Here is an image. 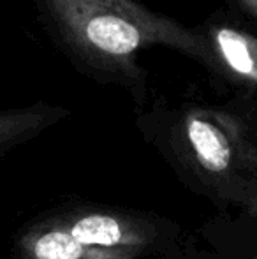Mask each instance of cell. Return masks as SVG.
Here are the masks:
<instances>
[{
    "label": "cell",
    "instance_id": "obj_1",
    "mask_svg": "<svg viewBox=\"0 0 257 259\" xmlns=\"http://www.w3.org/2000/svg\"><path fill=\"white\" fill-rule=\"evenodd\" d=\"M42 30L79 72L118 85L137 104L146 99V71L139 55L164 46L202 62L197 27L143 6L137 0H34Z\"/></svg>",
    "mask_w": 257,
    "mask_h": 259
},
{
    "label": "cell",
    "instance_id": "obj_2",
    "mask_svg": "<svg viewBox=\"0 0 257 259\" xmlns=\"http://www.w3.org/2000/svg\"><path fill=\"white\" fill-rule=\"evenodd\" d=\"M173 141L213 185L238 189V199L257 219V145L240 116L190 106L175 113Z\"/></svg>",
    "mask_w": 257,
    "mask_h": 259
},
{
    "label": "cell",
    "instance_id": "obj_3",
    "mask_svg": "<svg viewBox=\"0 0 257 259\" xmlns=\"http://www.w3.org/2000/svg\"><path fill=\"white\" fill-rule=\"evenodd\" d=\"M197 30L204 50L202 67L217 81L257 101V35L224 11L212 14Z\"/></svg>",
    "mask_w": 257,
    "mask_h": 259
},
{
    "label": "cell",
    "instance_id": "obj_4",
    "mask_svg": "<svg viewBox=\"0 0 257 259\" xmlns=\"http://www.w3.org/2000/svg\"><path fill=\"white\" fill-rule=\"evenodd\" d=\"M79 243L136 257L155 240V226L132 215L115 211H79L55 219Z\"/></svg>",
    "mask_w": 257,
    "mask_h": 259
},
{
    "label": "cell",
    "instance_id": "obj_5",
    "mask_svg": "<svg viewBox=\"0 0 257 259\" xmlns=\"http://www.w3.org/2000/svg\"><path fill=\"white\" fill-rule=\"evenodd\" d=\"M16 249L20 259H134L127 254L83 245L55 219L25 231Z\"/></svg>",
    "mask_w": 257,
    "mask_h": 259
},
{
    "label": "cell",
    "instance_id": "obj_6",
    "mask_svg": "<svg viewBox=\"0 0 257 259\" xmlns=\"http://www.w3.org/2000/svg\"><path fill=\"white\" fill-rule=\"evenodd\" d=\"M67 116L69 109L46 103H35L27 108L0 109V154L39 136L42 131Z\"/></svg>",
    "mask_w": 257,
    "mask_h": 259
},
{
    "label": "cell",
    "instance_id": "obj_7",
    "mask_svg": "<svg viewBox=\"0 0 257 259\" xmlns=\"http://www.w3.org/2000/svg\"><path fill=\"white\" fill-rule=\"evenodd\" d=\"M233 7H236L245 18L257 23V0H231Z\"/></svg>",
    "mask_w": 257,
    "mask_h": 259
},
{
    "label": "cell",
    "instance_id": "obj_8",
    "mask_svg": "<svg viewBox=\"0 0 257 259\" xmlns=\"http://www.w3.org/2000/svg\"><path fill=\"white\" fill-rule=\"evenodd\" d=\"M252 259H257V256H255V257H252Z\"/></svg>",
    "mask_w": 257,
    "mask_h": 259
}]
</instances>
